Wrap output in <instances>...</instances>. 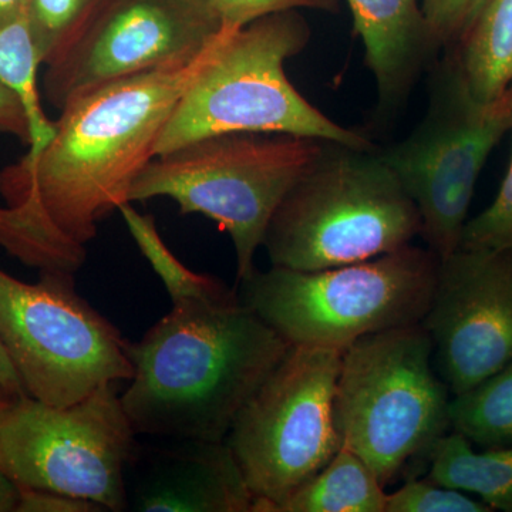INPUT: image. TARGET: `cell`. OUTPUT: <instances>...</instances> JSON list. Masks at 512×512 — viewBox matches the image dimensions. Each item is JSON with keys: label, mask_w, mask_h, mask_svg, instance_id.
I'll return each mask as SVG.
<instances>
[{"label": "cell", "mask_w": 512, "mask_h": 512, "mask_svg": "<svg viewBox=\"0 0 512 512\" xmlns=\"http://www.w3.org/2000/svg\"><path fill=\"white\" fill-rule=\"evenodd\" d=\"M456 50L478 100L507 92L512 84V0H488Z\"/></svg>", "instance_id": "18"}, {"label": "cell", "mask_w": 512, "mask_h": 512, "mask_svg": "<svg viewBox=\"0 0 512 512\" xmlns=\"http://www.w3.org/2000/svg\"><path fill=\"white\" fill-rule=\"evenodd\" d=\"M387 493L365 461L342 446L274 512H384Z\"/></svg>", "instance_id": "17"}, {"label": "cell", "mask_w": 512, "mask_h": 512, "mask_svg": "<svg viewBox=\"0 0 512 512\" xmlns=\"http://www.w3.org/2000/svg\"><path fill=\"white\" fill-rule=\"evenodd\" d=\"M450 427L483 448L512 446V360L450 400Z\"/></svg>", "instance_id": "20"}, {"label": "cell", "mask_w": 512, "mask_h": 512, "mask_svg": "<svg viewBox=\"0 0 512 512\" xmlns=\"http://www.w3.org/2000/svg\"><path fill=\"white\" fill-rule=\"evenodd\" d=\"M109 0H28L30 28L43 66L67 52Z\"/></svg>", "instance_id": "21"}, {"label": "cell", "mask_w": 512, "mask_h": 512, "mask_svg": "<svg viewBox=\"0 0 512 512\" xmlns=\"http://www.w3.org/2000/svg\"><path fill=\"white\" fill-rule=\"evenodd\" d=\"M439 266L429 248L410 244L319 271L255 266L237 291L289 345L343 350L363 336L423 322Z\"/></svg>", "instance_id": "5"}, {"label": "cell", "mask_w": 512, "mask_h": 512, "mask_svg": "<svg viewBox=\"0 0 512 512\" xmlns=\"http://www.w3.org/2000/svg\"><path fill=\"white\" fill-rule=\"evenodd\" d=\"M221 30L208 0H109L67 52L45 67L43 96L60 111L120 80L190 64Z\"/></svg>", "instance_id": "12"}, {"label": "cell", "mask_w": 512, "mask_h": 512, "mask_svg": "<svg viewBox=\"0 0 512 512\" xmlns=\"http://www.w3.org/2000/svg\"><path fill=\"white\" fill-rule=\"evenodd\" d=\"M460 248L512 254V154L497 197L490 207L467 221Z\"/></svg>", "instance_id": "23"}, {"label": "cell", "mask_w": 512, "mask_h": 512, "mask_svg": "<svg viewBox=\"0 0 512 512\" xmlns=\"http://www.w3.org/2000/svg\"><path fill=\"white\" fill-rule=\"evenodd\" d=\"M434 64L429 104L420 123L377 154L412 198L420 237L441 259L460 248L478 177L512 130V89L491 101L471 92L457 50Z\"/></svg>", "instance_id": "8"}, {"label": "cell", "mask_w": 512, "mask_h": 512, "mask_svg": "<svg viewBox=\"0 0 512 512\" xmlns=\"http://www.w3.org/2000/svg\"><path fill=\"white\" fill-rule=\"evenodd\" d=\"M325 141L265 133L200 138L154 157L130 201L170 198L181 214L217 222L234 244L239 282L255 268L276 208L315 163Z\"/></svg>", "instance_id": "6"}, {"label": "cell", "mask_w": 512, "mask_h": 512, "mask_svg": "<svg viewBox=\"0 0 512 512\" xmlns=\"http://www.w3.org/2000/svg\"><path fill=\"white\" fill-rule=\"evenodd\" d=\"M488 0H423L424 20L434 52L456 49Z\"/></svg>", "instance_id": "24"}, {"label": "cell", "mask_w": 512, "mask_h": 512, "mask_svg": "<svg viewBox=\"0 0 512 512\" xmlns=\"http://www.w3.org/2000/svg\"><path fill=\"white\" fill-rule=\"evenodd\" d=\"M427 458L431 480L474 495L493 511L512 512V446L477 453L453 431L434 443Z\"/></svg>", "instance_id": "16"}, {"label": "cell", "mask_w": 512, "mask_h": 512, "mask_svg": "<svg viewBox=\"0 0 512 512\" xmlns=\"http://www.w3.org/2000/svg\"><path fill=\"white\" fill-rule=\"evenodd\" d=\"M28 10L0 26V82L15 94L25 111L29 127V151L35 157L55 136V121L46 116L39 87L42 67Z\"/></svg>", "instance_id": "19"}, {"label": "cell", "mask_w": 512, "mask_h": 512, "mask_svg": "<svg viewBox=\"0 0 512 512\" xmlns=\"http://www.w3.org/2000/svg\"><path fill=\"white\" fill-rule=\"evenodd\" d=\"M0 343L26 394L50 406L133 377L128 340L77 293L72 272L40 271L28 284L0 269Z\"/></svg>", "instance_id": "9"}, {"label": "cell", "mask_w": 512, "mask_h": 512, "mask_svg": "<svg viewBox=\"0 0 512 512\" xmlns=\"http://www.w3.org/2000/svg\"><path fill=\"white\" fill-rule=\"evenodd\" d=\"M0 387L8 390L13 396H28L25 389H23L22 382H20L15 367H13L12 362H10L8 353L3 349L2 343H0Z\"/></svg>", "instance_id": "28"}, {"label": "cell", "mask_w": 512, "mask_h": 512, "mask_svg": "<svg viewBox=\"0 0 512 512\" xmlns=\"http://www.w3.org/2000/svg\"><path fill=\"white\" fill-rule=\"evenodd\" d=\"M163 441L137 440L126 470L127 511L252 512L254 494L227 441Z\"/></svg>", "instance_id": "14"}, {"label": "cell", "mask_w": 512, "mask_h": 512, "mask_svg": "<svg viewBox=\"0 0 512 512\" xmlns=\"http://www.w3.org/2000/svg\"><path fill=\"white\" fill-rule=\"evenodd\" d=\"M119 211L171 299V311L128 342L133 377L121 390L128 419L140 437L224 441L291 345L237 289L187 268L165 245L153 215L130 204Z\"/></svg>", "instance_id": "2"}, {"label": "cell", "mask_w": 512, "mask_h": 512, "mask_svg": "<svg viewBox=\"0 0 512 512\" xmlns=\"http://www.w3.org/2000/svg\"><path fill=\"white\" fill-rule=\"evenodd\" d=\"M340 357L291 346L235 417L225 441L254 494L252 512H274L342 447L333 412Z\"/></svg>", "instance_id": "10"}, {"label": "cell", "mask_w": 512, "mask_h": 512, "mask_svg": "<svg viewBox=\"0 0 512 512\" xmlns=\"http://www.w3.org/2000/svg\"><path fill=\"white\" fill-rule=\"evenodd\" d=\"M365 63L375 79L377 110H399L420 73L437 60L419 0H346Z\"/></svg>", "instance_id": "15"}, {"label": "cell", "mask_w": 512, "mask_h": 512, "mask_svg": "<svg viewBox=\"0 0 512 512\" xmlns=\"http://www.w3.org/2000/svg\"><path fill=\"white\" fill-rule=\"evenodd\" d=\"M421 325L439 375L453 396L473 389L512 360V254L458 248L441 259Z\"/></svg>", "instance_id": "13"}, {"label": "cell", "mask_w": 512, "mask_h": 512, "mask_svg": "<svg viewBox=\"0 0 512 512\" xmlns=\"http://www.w3.org/2000/svg\"><path fill=\"white\" fill-rule=\"evenodd\" d=\"M311 28L299 10L222 28L202 53L156 144V157L229 133L291 134L373 148L366 134L330 119L296 90L285 64L305 50Z\"/></svg>", "instance_id": "3"}, {"label": "cell", "mask_w": 512, "mask_h": 512, "mask_svg": "<svg viewBox=\"0 0 512 512\" xmlns=\"http://www.w3.org/2000/svg\"><path fill=\"white\" fill-rule=\"evenodd\" d=\"M18 399H20V397L13 396L8 390L0 387V426H2L3 420L6 419L10 409H12L13 404H15Z\"/></svg>", "instance_id": "31"}, {"label": "cell", "mask_w": 512, "mask_h": 512, "mask_svg": "<svg viewBox=\"0 0 512 512\" xmlns=\"http://www.w3.org/2000/svg\"><path fill=\"white\" fill-rule=\"evenodd\" d=\"M18 500V485L0 471V512H16Z\"/></svg>", "instance_id": "29"}, {"label": "cell", "mask_w": 512, "mask_h": 512, "mask_svg": "<svg viewBox=\"0 0 512 512\" xmlns=\"http://www.w3.org/2000/svg\"><path fill=\"white\" fill-rule=\"evenodd\" d=\"M419 211L377 148L325 141L285 195L264 238L271 266L319 271L413 244Z\"/></svg>", "instance_id": "4"}, {"label": "cell", "mask_w": 512, "mask_h": 512, "mask_svg": "<svg viewBox=\"0 0 512 512\" xmlns=\"http://www.w3.org/2000/svg\"><path fill=\"white\" fill-rule=\"evenodd\" d=\"M28 0H0V26L6 25L26 9Z\"/></svg>", "instance_id": "30"}, {"label": "cell", "mask_w": 512, "mask_h": 512, "mask_svg": "<svg viewBox=\"0 0 512 512\" xmlns=\"http://www.w3.org/2000/svg\"><path fill=\"white\" fill-rule=\"evenodd\" d=\"M0 133L18 138L23 144H29V127L25 111L15 94L0 82Z\"/></svg>", "instance_id": "27"}, {"label": "cell", "mask_w": 512, "mask_h": 512, "mask_svg": "<svg viewBox=\"0 0 512 512\" xmlns=\"http://www.w3.org/2000/svg\"><path fill=\"white\" fill-rule=\"evenodd\" d=\"M101 505L84 498L37 488H19L16 512H101Z\"/></svg>", "instance_id": "26"}, {"label": "cell", "mask_w": 512, "mask_h": 512, "mask_svg": "<svg viewBox=\"0 0 512 512\" xmlns=\"http://www.w3.org/2000/svg\"><path fill=\"white\" fill-rule=\"evenodd\" d=\"M120 384H104L66 407L20 397L0 426V471L18 488L127 511L126 470L138 436Z\"/></svg>", "instance_id": "11"}, {"label": "cell", "mask_w": 512, "mask_h": 512, "mask_svg": "<svg viewBox=\"0 0 512 512\" xmlns=\"http://www.w3.org/2000/svg\"><path fill=\"white\" fill-rule=\"evenodd\" d=\"M222 28L237 29L272 13L286 10L316 9L333 12L338 9V0H208Z\"/></svg>", "instance_id": "25"}, {"label": "cell", "mask_w": 512, "mask_h": 512, "mask_svg": "<svg viewBox=\"0 0 512 512\" xmlns=\"http://www.w3.org/2000/svg\"><path fill=\"white\" fill-rule=\"evenodd\" d=\"M433 355L421 323L363 336L342 350L336 430L383 485L414 458L427 457L450 429V390Z\"/></svg>", "instance_id": "7"}, {"label": "cell", "mask_w": 512, "mask_h": 512, "mask_svg": "<svg viewBox=\"0 0 512 512\" xmlns=\"http://www.w3.org/2000/svg\"><path fill=\"white\" fill-rule=\"evenodd\" d=\"M480 498L457 488L426 480H409L387 494L384 512H491Z\"/></svg>", "instance_id": "22"}, {"label": "cell", "mask_w": 512, "mask_h": 512, "mask_svg": "<svg viewBox=\"0 0 512 512\" xmlns=\"http://www.w3.org/2000/svg\"><path fill=\"white\" fill-rule=\"evenodd\" d=\"M201 56L101 87L60 110L50 143L0 171V248L39 272L76 274L99 222L131 202Z\"/></svg>", "instance_id": "1"}]
</instances>
